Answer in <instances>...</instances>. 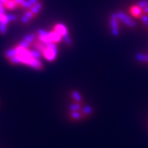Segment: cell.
Returning <instances> with one entry per match:
<instances>
[{
    "instance_id": "16",
    "label": "cell",
    "mask_w": 148,
    "mask_h": 148,
    "mask_svg": "<svg viewBox=\"0 0 148 148\" xmlns=\"http://www.w3.org/2000/svg\"><path fill=\"white\" fill-rule=\"evenodd\" d=\"M16 1V3H17V5H21V3L25 1V0H15Z\"/></svg>"
},
{
    "instance_id": "4",
    "label": "cell",
    "mask_w": 148,
    "mask_h": 148,
    "mask_svg": "<svg viewBox=\"0 0 148 148\" xmlns=\"http://www.w3.org/2000/svg\"><path fill=\"white\" fill-rule=\"evenodd\" d=\"M39 2V0H25L21 4V6H22L23 8H31L32 6L34 4H36V3Z\"/></svg>"
},
{
    "instance_id": "2",
    "label": "cell",
    "mask_w": 148,
    "mask_h": 148,
    "mask_svg": "<svg viewBox=\"0 0 148 148\" xmlns=\"http://www.w3.org/2000/svg\"><path fill=\"white\" fill-rule=\"evenodd\" d=\"M29 66H31L32 68H34V69H38V70H40V69H43V65L41 62L36 58H32V61L29 64Z\"/></svg>"
},
{
    "instance_id": "15",
    "label": "cell",
    "mask_w": 148,
    "mask_h": 148,
    "mask_svg": "<svg viewBox=\"0 0 148 148\" xmlns=\"http://www.w3.org/2000/svg\"><path fill=\"white\" fill-rule=\"evenodd\" d=\"M0 14H6L4 10V6L0 2Z\"/></svg>"
},
{
    "instance_id": "8",
    "label": "cell",
    "mask_w": 148,
    "mask_h": 148,
    "mask_svg": "<svg viewBox=\"0 0 148 148\" xmlns=\"http://www.w3.org/2000/svg\"><path fill=\"white\" fill-rule=\"evenodd\" d=\"M31 56L33 58L39 59L40 58V52L38 51V50H31Z\"/></svg>"
},
{
    "instance_id": "13",
    "label": "cell",
    "mask_w": 148,
    "mask_h": 148,
    "mask_svg": "<svg viewBox=\"0 0 148 148\" xmlns=\"http://www.w3.org/2000/svg\"><path fill=\"white\" fill-rule=\"evenodd\" d=\"M21 22H22V23H24V24H27V23H28V22H29L30 19H29V18H27V16L24 15L23 16H21Z\"/></svg>"
},
{
    "instance_id": "10",
    "label": "cell",
    "mask_w": 148,
    "mask_h": 148,
    "mask_svg": "<svg viewBox=\"0 0 148 148\" xmlns=\"http://www.w3.org/2000/svg\"><path fill=\"white\" fill-rule=\"evenodd\" d=\"M6 32H7V25L0 23V33L2 35H4Z\"/></svg>"
},
{
    "instance_id": "6",
    "label": "cell",
    "mask_w": 148,
    "mask_h": 148,
    "mask_svg": "<svg viewBox=\"0 0 148 148\" xmlns=\"http://www.w3.org/2000/svg\"><path fill=\"white\" fill-rule=\"evenodd\" d=\"M16 55H17V53H16V50L15 48L8 49V51L5 53L6 58H12V57H14V56H16Z\"/></svg>"
},
{
    "instance_id": "12",
    "label": "cell",
    "mask_w": 148,
    "mask_h": 148,
    "mask_svg": "<svg viewBox=\"0 0 148 148\" xmlns=\"http://www.w3.org/2000/svg\"><path fill=\"white\" fill-rule=\"evenodd\" d=\"M20 45L21 47L24 48V49H28L29 45H30V44H29V43H27L26 40H22L21 42L19 43V45Z\"/></svg>"
},
{
    "instance_id": "5",
    "label": "cell",
    "mask_w": 148,
    "mask_h": 148,
    "mask_svg": "<svg viewBox=\"0 0 148 148\" xmlns=\"http://www.w3.org/2000/svg\"><path fill=\"white\" fill-rule=\"evenodd\" d=\"M17 5L15 0H8V2L4 4V8H8V9H13L15 8Z\"/></svg>"
},
{
    "instance_id": "9",
    "label": "cell",
    "mask_w": 148,
    "mask_h": 148,
    "mask_svg": "<svg viewBox=\"0 0 148 148\" xmlns=\"http://www.w3.org/2000/svg\"><path fill=\"white\" fill-rule=\"evenodd\" d=\"M9 61H10L12 64H21V61H20L19 58L17 57V55H16V56H14V57H12V58H9Z\"/></svg>"
},
{
    "instance_id": "1",
    "label": "cell",
    "mask_w": 148,
    "mask_h": 148,
    "mask_svg": "<svg viewBox=\"0 0 148 148\" xmlns=\"http://www.w3.org/2000/svg\"><path fill=\"white\" fill-rule=\"evenodd\" d=\"M44 57L49 61H53L58 54V47L56 43H50L42 52Z\"/></svg>"
},
{
    "instance_id": "7",
    "label": "cell",
    "mask_w": 148,
    "mask_h": 148,
    "mask_svg": "<svg viewBox=\"0 0 148 148\" xmlns=\"http://www.w3.org/2000/svg\"><path fill=\"white\" fill-rule=\"evenodd\" d=\"M36 38V34H29V35H27L26 36L24 37V40H26L27 43H29L30 45L32 44V43L34 42V40H35V39Z\"/></svg>"
},
{
    "instance_id": "14",
    "label": "cell",
    "mask_w": 148,
    "mask_h": 148,
    "mask_svg": "<svg viewBox=\"0 0 148 148\" xmlns=\"http://www.w3.org/2000/svg\"><path fill=\"white\" fill-rule=\"evenodd\" d=\"M8 18L9 21H16V16H14V15H12V14H8Z\"/></svg>"
},
{
    "instance_id": "17",
    "label": "cell",
    "mask_w": 148,
    "mask_h": 148,
    "mask_svg": "<svg viewBox=\"0 0 148 148\" xmlns=\"http://www.w3.org/2000/svg\"><path fill=\"white\" fill-rule=\"evenodd\" d=\"M0 2H1V3H3V5H4L6 3L8 2V0H0Z\"/></svg>"
},
{
    "instance_id": "3",
    "label": "cell",
    "mask_w": 148,
    "mask_h": 148,
    "mask_svg": "<svg viewBox=\"0 0 148 148\" xmlns=\"http://www.w3.org/2000/svg\"><path fill=\"white\" fill-rule=\"evenodd\" d=\"M43 6H42V3L39 1L38 3H36V4H34V5L32 6V8H30V10L32 11V12L34 13V15L36 16V15H37L40 12V10L42 9Z\"/></svg>"
},
{
    "instance_id": "11",
    "label": "cell",
    "mask_w": 148,
    "mask_h": 148,
    "mask_svg": "<svg viewBox=\"0 0 148 148\" xmlns=\"http://www.w3.org/2000/svg\"><path fill=\"white\" fill-rule=\"evenodd\" d=\"M24 15L27 16V18H29L30 20H32V19H33V18H34V16H35V15H34V13H33V12H32L31 10L27 11V12H25V14H24Z\"/></svg>"
}]
</instances>
